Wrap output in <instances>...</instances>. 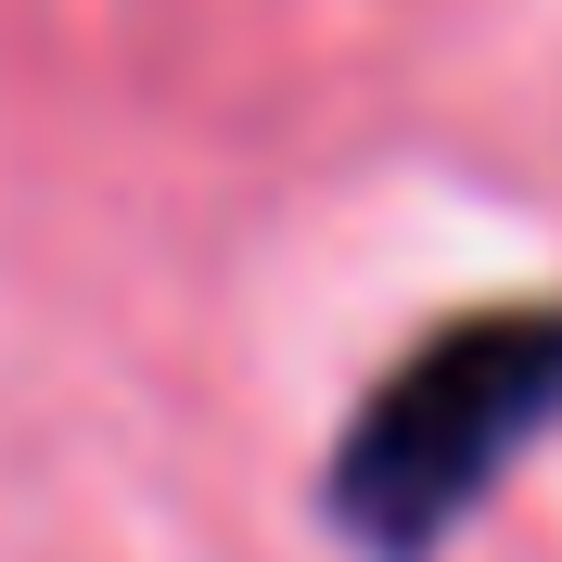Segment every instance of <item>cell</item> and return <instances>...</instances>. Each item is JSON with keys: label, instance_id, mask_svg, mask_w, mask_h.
Here are the masks:
<instances>
[{"label": "cell", "instance_id": "obj_1", "mask_svg": "<svg viewBox=\"0 0 562 562\" xmlns=\"http://www.w3.org/2000/svg\"><path fill=\"white\" fill-rule=\"evenodd\" d=\"M562 435V294H486L422 319L358 384L319 460V512L358 562H435Z\"/></svg>", "mask_w": 562, "mask_h": 562}]
</instances>
